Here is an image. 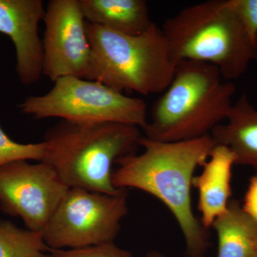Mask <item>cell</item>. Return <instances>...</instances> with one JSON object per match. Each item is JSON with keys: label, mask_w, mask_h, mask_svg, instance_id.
Segmentation results:
<instances>
[{"label": "cell", "mask_w": 257, "mask_h": 257, "mask_svg": "<svg viewBox=\"0 0 257 257\" xmlns=\"http://www.w3.org/2000/svg\"><path fill=\"white\" fill-rule=\"evenodd\" d=\"M224 121L211 132L216 145L231 150L236 165L250 166L257 170V109L246 94L233 104Z\"/></svg>", "instance_id": "12"}, {"label": "cell", "mask_w": 257, "mask_h": 257, "mask_svg": "<svg viewBox=\"0 0 257 257\" xmlns=\"http://www.w3.org/2000/svg\"><path fill=\"white\" fill-rule=\"evenodd\" d=\"M92 51L91 80L119 92L162 94L177 62L162 28L154 23L141 35H122L86 21Z\"/></svg>", "instance_id": "5"}, {"label": "cell", "mask_w": 257, "mask_h": 257, "mask_svg": "<svg viewBox=\"0 0 257 257\" xmlns=\"http://www.w3.org/2000/svg\"><path fill=\"white\" fill-rule=\"evenodd\" d=\"M43 74L91 80L92 51L79 0H51L45 9Z\"/></svg>", "instance_id": "9"}, {"label": "cell", "mask_w": 257, "mask_h": 257, "mask_svg": "<svg viewBox=\"0 0 257 257\" xmlns=\"http://www.w3.org/2000/svg\"><path fill=\"white\" fill-rule=\"evenodd\" d=\"M241 207L243 211L257 224V174L250 179Z\"/></svg>", "instance_id": "19"}, {"label": "cell", "mask_w": 257, "mask_h": 257, "mask_svg": "<svg viewBox=\"0 0 257 257\" xmlns=\"http://www.w3.org/2000/svg\"><path fill=\"white\" fill-rule=\"evenodd\" d=\"M45 152V142L35 144L16 143L8 137L0 126V167L19 161L42 162Z\"/></svg>", "instance_id": "16"}, {"label": "cell", "mask_w": 257, "mask_h": 257, "mask_svg": "<svg viewBox=\"0 0 257 257\" xmlns=\"http://www.w3.org/2000/svg\"><path fill=\"white\" fill-rule=\"evenodd\" d=\"M211 227L218 238L217 257H257V224L231 199Z\"/></svg>", "instance_id": "14"}, {"label": "cell", "mask_w": 257, "mask_h": 257, "mask_svg": "<svg viewBox=\"0 0 257 257\" xmlns=\"http://www.w3.org/2000/svg\"><path fill=\"white\" fill-rule=\"evenodd\" d=\"M127 213L126 189L108 194L69 188L42 231L44 240L51 249L113 243Z\"/></svg>", "instance_id": "7"}, {"label": "cell", "mask_w": 257, "mask_h": 257, "mask_svg": "<svg viewBox=\"0 0 257 257\" xmlns=\"http://www.w3.org/2000/svg\"><path fill=\"white\" fill-rule=\"evenodd\" d=\"M45 8L42 0H0V33L10 37L16 52L20 82L35 84L43 74V45L39 25Z\"/></svg>", "instance_id": "10"}, {"label": "cell", "mask_w": 257, "mask_h": 257, "mask_svg": "<svg viewBox=\"0 0 257 257\" xmlns=\"http://www.w3.org/2000/svg\"><path fill=\"white\" fill-rule=\"evenodd\" d=\"M216 145L210 135L177 143L154 141L143 136V153L116 161V188L128 187L151 194L168 208L182 231L189 257H204L210 246L208 230L193 211L194 172L207 162Z\"/></svg>", "instance_id": "1"}, {"label": "cell", "mask_w": 257, "mask_h": 257, "mask_svg": "<svg viewBox=\"0 0 257 257\" xmlns=\"http://www.w3.org/2000/svg\"><path fill=\"white\" fill-rule=\"evenodd\" d=\"M86 21L122 35H141L153 22L145 0H79Z\"/></svg>", "instance_id": "13"}, {"label": "cell", "mask_w": 257, "mask_h": 257, "mask_svg": "<svg viewBox=\"0 0 257 257\" xmlns=\"http://www.w3.org/2000/svg\"><path fill=\"white\" fill-rule=\"evenodd\" d=\"M45 257H135L131 251L116 246L114 242L80 248L50 249Z\"/></svg>", "instance_id": "17"}, {"label": "cell", "mask_w": 257, "mask_h": 257, "mask_svg": "<svg viewBox=\"0 0 257 257\" xmlns=\"http://www.w3.org/2000/svg\"><path fill=\"white\" fill-rule=\"evenodd\" d=\"M69 187L45 162L19 161L0 167V209L42 231Z\"/></svg>", "instance_id": "8"}, {"label": "cell", "mask_w": 257, "mask_h": 257, "mask_svg": "<svg viewBox=\"0 0 257 257\" xmlns=\"http://www.w3.org/2000/svg\"><path fill=\"white\" fill-rule=\"evenodd\" d=\"M141 128L114 122L61 120L45 133L42 162L50 165L69 188L115 194L113 165L135 155L141 145Z\"/></svg>", "instance_id": "2"}, {"label": "cell", "mask_w": 257, "mask_h": 257, "mask_svg": "<svg viewBox=\"0 0 257 257\" xmlns=\"http://www.w3.org/2000/svg\"><path fill=\"white\" fill-rule=\"evenodd\" d=\"M37 119L60 118L79 122H114L138 126L148 122L146 103L96 81L64 77L46 94L30 96L18 106Z\"/></svg>", "instance_id": "6"}, {"label": "cell", "mask_w": 257, "mask_h": 257, "mask_svg": "<svg viewBox=\"0 0 257 257\" xmlns=\"http://www.w3.org/2000/svg\"><path fill=\"white\" fill-rule=\"evenodd\" d=\"M177 62L212 64L225 80L239 78L257 60V45L231 9L229 0H208L187 7L162 28Z\"/></svg>", "instance_id": "4"}, {"label": "cell", "mask_w": 257, "mask_h": 257, "mask_svg": "<svg viewBox=\"0 0 257 257\" xmlns=\"http://www.w3.org/2000/svg\"><path fill=\"white\" fill-rule=\"evenodd\" d=\"M50 249L42 231L0 219V257H45Z\"/></svg>", "instance_id": "15"}, {"label": "cell", "mask_w": 257, "mask_h": 257, "mask_svg": "<svg viewBox=\"0 0 257 257\" xmlns=\"http://www.w3.org/2000/svg\"><path fill=\"white\" fill-rule=\"evenodd\" d=\"M147 257H167L159 251H152L147 253Z\"/></svg>", "instance_id": "20"}, {"label": "cell", "mask_w": 257, "mask_h": 257, "mask_svg": "<svg viewBox=\"0 0 257 257\" xmlns=\"http://www.w3.org/2000/svg\"><path fill=\"white\" fill-rule=\"evenodd\" d=\"M229 4L248 37L257 45V0H229Z\"/></svg>", "instance_id": "18"}, {"label": "cell", "mask_w": 257, "mask_h": 257, "mask_svg": "<svg viewBox=\"0 0 257 257\" xmlns=\"http://www.w3.org/2000/svg\"><path fill=\"white\" fill-rule=\"evenodd\" d=\"M236 165L234 154L227 147L216 145L203 166L202 173L194 176L192 187L197 189L200 221L206 229L227 209L231 196V176Z\"/></svg>", "instance_id": "11"}, {"label": "cell", "mask_w": 257, "mask_h": 257, "mask_svg": "<svg viewBox=\"0 0 257 257\" xmlns=\"http://www.w3.org/2000/svg\"><path fill=\"white\" fill-rule=\"evenodd\" d=\"M236 89L212 64L177 62L173 79L152 106L144 137L177 143L210 135L227 117Z\"/></svg>", "instance_id": "3"}]
</instances>
